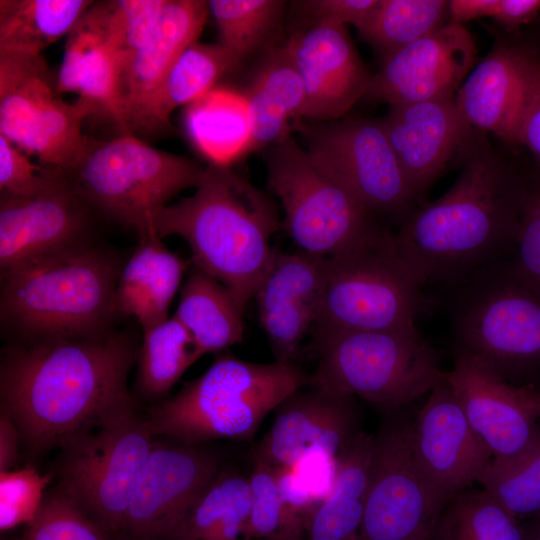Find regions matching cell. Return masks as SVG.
<instances>
[{
	"mask_svg": "<svg viewBox=\"0 0 540 540\" xmlns=\"http://www.w3.org/2000/svg\"><path fill=\"white\" fill-rule=\"evenodd\" d=\"M222 468L204 444L155 437L119 540H172L189 507Z\"/></svg>",
	"mask_w": 540,
	"mask_h": 540,
	"instance_id": "15",
	"label": "cell"
},
{
	"mask_svg": "<svg viewBox=\"0 0 540 540\" xmlns=\"http://www.w3.org/2000/svg\"><path fill=\"white\" fill-rule=\"evenodd\" d=\"M248 478L221 468L195 499L172 540H250Z\"/></svg>",
	"mask_w": 540,
	"mask_h": 540,
	"instance_id": "32",
	"label": "cell"
},
{
	"mask_svg": "<svg viewBox=\"0 0 540 540\" xmlns=\"http://www.w3.org/2000/svg\"><path fill=\"white\" fill-rule=\"evenodd\" d=\"M292 131L315 163L372 213L405 219L412 212L416 200L379 119L300 118Z\"/></svg>",
	"mask_w": 540,
	"mask_h": 540,
	"instance_id": "14",
	"label": "cell"
},
{
	"mask_svg": "<svg viewBox=\"0 0 540 540\" xmlns=\"http://www.w3.org/2000/svg\"><path fill=\"white\" fill-rule=\"evenodd\" d=\"M380 0H309L298 2L313 23L352 24L358 32L366 25Z\"/></svg>",
	"mask_w": 540,
	"mask_h": 540,
	"instance_id": "48",
	"label": "cell"
},
{
	"mask_svg": "<svg viewBox=\"0 0 540 540\" xmlns=\"http://www.w3.org/2000/svg\"><path fill=\"white\" fill-rule=\"evenodd\" d=\"M301 76L305 103L301 118L342 119L367 90L371 74L343 25L316 22L285 44Z\"/></svg>",
	"mask_w": 540,
	"mask_h": 540,
	"instance_id": "21",
	"label": "cell"
},
{
	"mask_svg": "<svg viewBox=\"0 0 540 540\" xmlns=\"http://www.w3.org/2000/svg\"><path fill=\"white\" fill-rule=\"evenodd\" d=\"M446 380L494 459L519 454L536 437L540 391L510 384L487 362L461 348Z\"/></svg>",
	"mask_w": 540,
	"mask_h": 540,
	"instance_id": "16",
	"label": "cell"
},
{
	"mask_svg": "<svg viewBox=\"0 0 540 540\" xmlns=\"http://www.w3.org/2000/svg\"><path fill=\"white\" fill-rule=\"evenodd\" d=\"M379 121L416 201L475 129L454 99L390 106Z\"/></svg>",
	"mask_w": 540,
	"mask_h": 540,
	"instance_id": "22",
	"label": "cell"
},
{
	"mask_svg": "<svg viewBox=\"0 0 540 540\" xmlns=\"http://www.w3.org/2000/svg\"><path fill=\"white\" fill-rule=\"evenodd\" d=\"M119 56L111 34L107 1L94 2L67 35L57 91L77 93L119 126Z\"/></svg>",
	"mask_w": 540,
	"mask_h": 540,
	"instance_id": "25",
	"label": "cell"
},
{
	"mask_svg": "<svg viewBox=\"0 0 540 540\" xmlns=\"http://www.w3.org/2000/svg\"><path fill=\"white\" fill-rule=\"evenodd\" d=\"M13 540H114L57 486L48 492L22 533Z\"/></svg>",
	"mask_w": 540,
	"mask_h": 540,
	"instance_id": "40",
	"label": "cell"
},
{
	"mask_svg": "<svg viewBox=\"0 0 540 540\" xmlns=\"http://www.w3.org/2000/svg\"><path fill=\"white\" fill-rule=\"evenodd\" d=\"M422 285L391 234L372 246L327 257L315 322L318 334L415 327Z\"/></svg>",
	"mask_w": 540,
	"mask_h": 540,
	"instance_id": "10",
	"label": "cell"
},
{
	"mask_svg": "<svg viewBox=\"0 0 540 540\" xmlns=\"http://www.w3.org/2000/svg\"><path fill=\"white\" fill-rule=\"evenodd\" d=\"M244 310L220 282L191 266L174 317L202 355L220 353L243 339Z\"/></svg>",
	"mask_w": 540,
	"mask_h": 540,
	"instance_id": "31",
	"label": "cell"
},
{
	"mask_svg": "<svg viewBox=\"0 0 540 540\" xmlns=\"http://www.w3.org/2000/svg\"><path fill=\"white\" fill-rule=\"evenodd\" d=\"M395 412H389L373 436L364 514L355 540H437L447 503L417 465L413 422Z\"/></svg>",
	"mask_w": 540,
	"mask_h": 540,
	"instance_id": "13",
	"label": "cell"
},
{
	"mask_svg": "<svg viewBox=\"0 0 540 540\" xmlns=\"http://www.w3.org/2000/svg\"><path fill=\"white\" fill-rule=\"evenodd\" d=\"M209 12L203 0H167L159 24L146 45L119 67L117 105L122 134H133L167 73L197 42Z\"/></svg>",
	"mask_w": 540,
	"mask_h": 540,
	"instance_id": "24",
	"label": "cell"
},
{
	"mask_svg": "<svg viewBox=\"0 0 540 540\" xmlns=\"http://www.w3.org/2000/svg\"><path fill=\"white\" fill-rule=\"evenodd\" d=\"M412 445L421 473L446 503L478 482L493 458L446 378L430 392L413 422Z\"/></svg>",
	"mask_w": 540,
	"mask_h": 540,
	"instance_id": "19",
	"label": "cell"
},
{
	"mask_svg": "<svg viewBox=\"0 0 540 540\" xmlns=\"http://www.w3.org/2000/svg\"><path fill=\"white\" fill-rule=\"evenodd\" d=\"M437 540H527V533L488 492L468 488L444 507Z\"/></svg>",
	"mask_w": 540,
	"mask_h": 540,
	"instance_id": "36",
	"label": "cell"
},
{
	"mask_svg": "<svg viewBox=\"0 0 540 540\" xmlns=\"http://www.w3.org/2000/svg\"><path fill=\"white\" fill-rule=\"evenodd\" d=\"M373 436L362 431L337 459L329 494L306 520V540H355L362 523Z\"/></svg>",
	"mask_w": 540,
	"mask_h": 540,
	"instance_id": "30",
	"label": "cell"
},
{
	"mask_svg": "<svg viewBox=\"0 0 540 540\" xmlns=\"http://www.w3.org/2000/svg\"><path fill=\"white\" fill-rule=\"evenodd\" d=\"M251 506L247 536L272 540L288 534H305V522L291 519L283 506L273 466L254 460L248 477Z\"/></svg>",
	"mask_w": 540,
	"mask_h": 540,
	"instance_id": "41",
	"label": "cell"
},
{
	"mask_svg": "<svg viewBox=\"0 0 540 540\" xmlns=\"http://www.w3.org/2000/svg\"><path fill=\"white\" fill-rule=\"evenodd\" d=\"M63 171L35 165L22 150L0 134V191L13 198H30L50 187Z\"/></svg>",
	"mask_w": 540,
	"mask_h": 540,
	"instance_id": "45",
	"label": "cell"
},
{
	"mask_svg": "<svg viewBox=\"0 0 540 540\" xmlns=\"http://www.w3.org/2000/svg\"><path fill=\"white\" fill-rule=\"evenodd\" d=\"M207 165L149 145L133 134L90 141L83 157L65 173L94 213L138 234L177 194L201 182Z\"/></svg>",
	"mask_w": 540,
	"mask_h": 540,
	"instance_id": "7",
	"label": "cell"
},
{
	"mask_svg": "<svg viewBox=\"0 0 540 540\" xmlns=\"http://www.w3.org/2000/svg\"><path fill=\"white\" fill-rule=\"evenodd\" d=\"M274 469L287 515L306 524L318 501L294 466L274 467Z\"/></svg>",
	"mask_w": 540,
	"mask_h": 540,
	"instance_id": "49",
	"label": "cell"
},
{
	"mask_svg": "<svg viewBox=\"0 0 540 540\" xmlns=\"http://www.w3.org/2000/svg\"><path fill=\"white\" fill-rule=\"evenodd\" d=\"M319 359L310 387L359 396L387 412L431 392L446 378L435 350L416 326L318 334Z\"/></svg>",
	"mask_w": 540,
	"mask_h": 540,
	"instance_id": "6",
	"label": "cell"
},
{
	"mask_svg": "<svg viewBox=\"0 0 540 540\" xmlns=\"http://www.w3.org/2000/svg\"><path fill=\"white\" fill-rule=\"evenodd\" d=\"M237 66L219 44H191L175 61L154 94L135 136L140 138L173 132L170 115L212 91L225 74Z\"/></svg>",
	"mask_w": 540,
	"mask_h": 540,
	"instance_id": "29",
	"label": "cell"
},
{
	"mask_svg": "<svg viewBox=\"0 0 540 540\" xmlns=\"http://www.w3.org/2000/svg\"><path fill=\"white\" fill-rule=\"evenodd\" d=\"M91 0H0V52L41 55L68 35Z\"/></svg>",
	"mask_w": 540,
	"mask_h": 540,
	"instance_id": "33",
	"label": "cell"
},
{
	"mask_svg": "<svg viewBox=\"0 0 540 540\" xmlns=\"http://www.w3.org/2000/svg\"><path fill=\"white\" fill-rule=\"evenodd\" d=\"M243 97L250 130L248 152L264 150L291 134L292 122L301 118L305 90L286 45L264 55Z\"/></svg>",
	"mask_w": 540,
	"mask_h": 540,
	"instance_id": "28",
	"label": "cell"
},
{
	"mask_svg": "<svg viewBox=\"0 0 540 540\" xmlns=\"http://www.w3.org/2000/svg\"><path fill=\"white\" fill-rule=\"evenodd\" d=\"M451 21L462 24L491 17L508 28H517L537 19L540 0H451L448 1Z\"/></svg>",
	"mask_w": 540,
	"mask_h": 540,
	"instance_id": "47",
	"label": "cell"
},
{
	"mask_svg": "<svg viewBox=\"0 0 540 540\" xmlns=\"http://www.w3.org/2000/svg\"><path fill=\"white\" fill-rule=\"evenodd\" d=\"M123 266L86 242L1 271V325L18 342L108 334Z\"/></svg>",
	"mask_w": 540,
	"mask_h": 540,
	"instance_id": "4",
	"label": "cell"
},
{
	"mask_svg": "<svg viewBox=\"0 0 540 540\" xmlns=\"http://www.w3.org/2000/svg\"><path fill=\"white\" fill-rule=\"evenodd\" d=\"M522 55L523 47L496 44L454 98L473 128L492 132L510 143L522 94Z\"/></svg>",
	"mask_w": 540,
	"mask_h": 540,
	"instance_id": "26",
	"label": "cell"
},
{
	"mask_svg": "<svg viewBox=\"0 0 540 540\" xmlns=\"http://www.w3.org/2000/svg\"><path fill=\"white\" fill-rule=\"evenodd\" d=\"M462 170L440 198L413 210L394 244L424 285L464 282L514 249L524 175L474 129L457 154Z\"/></svg>",
	"mask_w": 540,
	"mask_h": 540,
	"instance_id": "2",
	"label": "cell"
},
{
	"mask_svg": "<svg viewBox=\"0 0 540 540\" xmlns=\"http://www.w3.org/2000/svg\"><path fill=\"white\" fill-rule=\"evenodd\" d=\"M186 123L193 141L213 164L229 166L249 153L250 130L241 94L209 92L191 104Z\"/></svg>",
	"mask_w": 540,
	"mask_h": 540,
	"instance_id": "34",
	"label": "cell"
},
{
	"mask_svg": "<svg viewBox=\"0 0 540 540\" xmlns=\"http://www.w3.org/2000/svg\"><path fill=\"white\" fill-rule=\"evenodd\" d=\"M166 1H107L109 25L119 56V67L150 40L159 24Z\"/></svg>",
	"mask_w": 540,
	"mask_h": 540,
	"instance_id": "42",
	"label": "cell"
},
{
	"mask_svg": "<svg viewBox=\"0 0 540 540\" xmlns=\"http://www.w3.org/2000/svg\"><path fill=\"white\" fill-rule=\"evenodd\" d=\"M444 0H380L360 36L385 59L443 25Z\"/></svg>",
	"mask_w": 540,
	"mask_h": 540,
	"instance_id": "37",
	"label": "cell"
},
{
	"mask_svg": "<svg viewBox=\"0 0 540 540\" xmlns=\"http://www.w3.org/2000/svg\"><path fill=\"white\" fill-rule=\"evenodd\" d=\"M262 151L268 186L284 210V227L302 252L338 256L377 244L389 234L291 134Z\"/></svg>",
	"mask_w": 540,
	"mask_h": 540,
	"instance_id": "8",
	"label": "cell"
},
{
	"mask_svg": "<svg viewBox=\"0 0 540 540\" xmlns=\"http://www.w3.org/2000/svg\"><path fill=\"white\" fill-rule=\"evenodd\" d=\"M21 434L11 417L0 414V472L13 468L19 457Z\"/></svg>",
	"mask_w": 540,
	"mask_h": 540,
	"instance_id": "50",
	"label": "cell"
},
{
	"mask_svg": "<svg viewBox=\"0 0 540 540\" xmlns=\"http://www.w3.org/2000/svg\"><path fill=\"white\" fill-rule=\"evenodd\" d=\"M304 535H285L272 540H303Z\"/></svg>",
	"mask_w": 540,
	"mask_h": 540,
	"instance_id": "52",
	"label": "cell"
},
{
	"mask_svg": "<svg viewBox=\"0 0 540 540\" xmlns=\"http://www.w3.org/2000/svg\"><path fill=\"white\" fill-rule=\"evenodd\" d=\"M154 441L131 395L60 448L57 487L119 540Z\"/></svg>",
	"mask_w": 540,
	"mask_h": 540,
	"instance_id": "9",
	"label": "cell"
},
{
	"mask_svg": "<svg viewBox=\"0 0 540 540\" xmlns=\"http://www.w3.org/2000/svg\"><path fill=\"white\" fill-rule=\"evenodd\" d=\"M93 214L64 172L30 198L1 195V271L90 242Z\"/></svg>",
	"mask_w": 540,
	"mask_h": 540,
	"instance_id": "18",
	"label": "cell"
},
{
	"mask_svg": "<svg viewBox=\"0 0 540 540\" xmlns=\"http://www.w3.org/2000/svg\"><path fill=\"white\" fill-rule=\"evenodd\" d=\"M308 383L309 375L295 363H255L221 354L145 418L154 437L187 444L247 440L269 412Z\"/></svg>",
	"mask_w": 540,
	"mask_h": 540,
	"instance_id": "5",
	"label": "cell"
},
{
	"mask_svg": "<svg viewBox=\"0 0 540 540\" xmlns=\"http://www.w3.org/2000/svg\"><path fill=\"white\" fill-rule=\"evenodd\" d=\"M98 112L91 101H64L41 55L0 52V134L41 165L69 172L91 140L82 124Z\"/></svg>",
	"mask_w": 540,
	"mask_h": 540,
	"instance_id": "12",
	"label": "cell"
},
{
	"mask_svg": "<svg viewBox=\"0 0 540 540\" xmlns=\"http://www.w3.org/2000/svg\"><path fill=\"white\" fill-rule=\"evenodd\" d=\"M525 529L527 540H540V515L533 517L530 525Z\"/></svg>",
	"mask_w": 540,
	"mask_h": 540,
	"instance_id": "51",
	"label": "cell"
},
{
	"mask_svg": "<svg viewBox=\"0 0 540 540\" xmlns=\"http://www.w3.org/2000/svg\"><path fill=\"white\" fill-rule=\"evenodd\" d=\"M478 482L516 519L540 515V429L519 454L492 458Z\"/></svg>",
	"mask_w": 540,
	"mask_h": 540,
	"instance_id": "38",
	"label": "cell"
},
{
	"mask_svg": "<svg viewBox=\"0 0 540 540\" xmlns=\"http://www.w3.org/2000/svg\"><path fill=\"white\" fill-rule=\"evenodd\" d=\"M190 266L191 260L170 251L156 234L139 236V244L119 276L117 313L135 317L143 331L164 322Z\"/></svg>",
	"mask_w": 540,
	"mask_h": 540,
	"instance_id": "27",
	"label": "cell"
},
{
	"mask_svg": "<svg viewBox=\"0 0 540 540\" xmlns=\"http://www.w3.org/2000/svg\"><path fill=\"white\" fill-rule=\"evenodd\" d=\"M512 143L528 147L540 158V57L523 47L522 94Z\"/></svg>",
	"mask_w": 540,
	"mask_h": 540,
	"instance_id": "46",
	"label": "cell"
},
{
	"mask_svg": "<svg viewBox=\"0 0 540 540\" xmlns=\"http://www.w3.org/2000/svg\"><path fill=\"white\" fill-rule=\"evenodd\" d=\"M475 56L471 34L450 21L383 59L364 98L389 106L453 100Z\"/></svg>",
	"mask_w": 540,
	"mask_h": 540,
	"instance_id": "17",
	"label": "cell"
},
{
	"mask_svg": "<svg viewBox=\"0 0 540 540\" xmlns=\"http://www.w3.org/2000/svg\"><path fill=\"white\" fill-rule=\"evenodd\" d=\"M279 226L263 191L229 166L210 163L196 191L159 210L141 235L183 238L192 266L224 285L245 310L272 264L270 239Z\"/></svg>",
	"mask_w": 540,
	"mask_h": 540,
	"instance_id": "3",
	"label": "cell"
},
{
	"mask_svg": "<svg viewBox=\"0 0 540 540\" xmlns=\"http://www.w3.org/2000/svg\"><path fill=\"white\" fill-rule=\"evenodd\" d=\"M201 356L192 335L174 316L143 331L137 358L138 393L146 400L162 398Z\"/></svg>",
	"mask_w": 540,
	"mask_h": 540,
	"instance_id": "35",
	"label": "cell"
},
{
	"mask_svg": "<svg viewBox=\"0 0 540 540\" xmlns=\"http://www.w3.org/2000/svg\"><path fill=\"white\" fill-rule=\"evenodd\" d=\"M515 256L511 266L530 285L540 291V170L524 175Z\"/></svg>",
	"mask_w": 540,
	"mask_h": 540,
	"instance_id": "43",
	"label": "cell"
},
{
	"mask_svg": "<svg viewBox=\"0 0 540 540\" xmlns=\"http://www.w3.org/2000/svg\"><path fill=\"white\" fill-rule=\"evenodd\" d=\"M51 475L32 466L0 472V526L5 531L28 523L38 511Z\"/></svg>",
	"mask_w": 540,
	"mask_h": 540,
	"instance_id": "44",
	"label": "cell"
},
{
	"mask_svg": "<svg viewBox=\"0 0 540 540\" xmlns=\"http://www.w3.org/2000/svg\"><path fill=\"white\" fill-rule=\"evenodd\" d=\"M326 257L276 252L255 298L261 326L275 361L294 363L301 342L315 325Z\"/></svg>",
	"mask_w": 540,
	"mask_h": 540,
	"instance_id": "23",
	"label": "cell"
},
{
	"mask_svg": "<svg viewBox=\"0 0 540 540\" xmlns=\"http://www.w3.org/2000/svg\"><path fill=\"white\" fill-rule=\"evenodd\" d=\"M273 424L254 450V460L295 466L311 455L338 459L362 432L352 397L311 387L282 401Z\"/></svg>",
	"mask_w": 540,
	"mask_h": 540,
	"instance_id": "20",
	"label": "cell"
},
{
	"mask_svg": "<svg viewBox=\"0 0 540 540\" xmlns=\"http://www.w3.org/2000/svg\"><path fill=\"white\" fill-rule=\"evenodd\" d=\"M139 347L130 334L14 341L0 365L1 411L32 454L61 448L132 394Z\"/></svg>",
	"mask_w": 540,
	"mask_h": 540,
	"instance_id": "1",
	"label": "cell"
},
{
	"mask_svg": "<svg viewBox=\"0 0 540 540\" xmlns=\"http://www.w3.org/2000/svg\"><path fill=\"white\" fill-rule=\"evenodd\" d=\"M219 44L238 67L254 53L274 29L284 6L278 0H210Z\"/></svg>",
	"mask_w": 540,
	"mask_h": 540,
	"instance_id": "39",
	"label": "cell"
},
{
	"mask_svg": "<svg viewBox=\"0 0 540 540\" xmlns=\"http://www.w3.org/2000/svg\"><path fill=\"white\" fill-rule=\"evenodd\" d=\"M463 284L454 312L460 348L505 379L540 366V291L502 262Z\"/></svg>",
	"mask_w": 540,
	"mask_h": 540,
	"instance_id": "11",
	"label": "cell"
}]
</instances>
